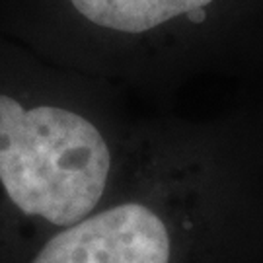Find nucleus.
<instances>
[{
    "mask_svg": "<svg viewBox=\"0 0 263 263\" xmlns=\"http://www.w3.org/2000/svg\"><path fill=\"white\" fill-rule=\"evenodd\" d=\"M109 172L111 152L90 117L29 100L0 66V220L74 224L98 207Z\"/></svg>",
    "mask_w": 263,
    "mask_h": 263,
    "instance_id": "obj_1",
    "label": "nucleus"
},
{
    "mask_svg": "<svg viewBox=\"0 0 263 263\" xmlns=\"http://www.w3.org/2000/svg\"><path fill=\"white\" fill-rule=\"evenodd\" d=\"M31 263H170V236L148 207L125 203L61 228Z\"/></svg>",
    "mask_w": 263,
    "mask_h": 263,
    "instance_id": "obj_2",
    "label": "nucleus"
},
{
    "mask_svg": "<svg viewBox=\"0 0 263 263\" xmlns=\"http://www.w3.org/2000/svg\"><path fill=\"white\" fill-rule=\"evenodd\" d=\"M82 22L117 33H142L213 0H65Z\"/></svg>",
    "mask_w": 263,
    "mask_h": 263,
    "instance_id": "obj_3",
    "label": "nucleus"
}]
</instances>
